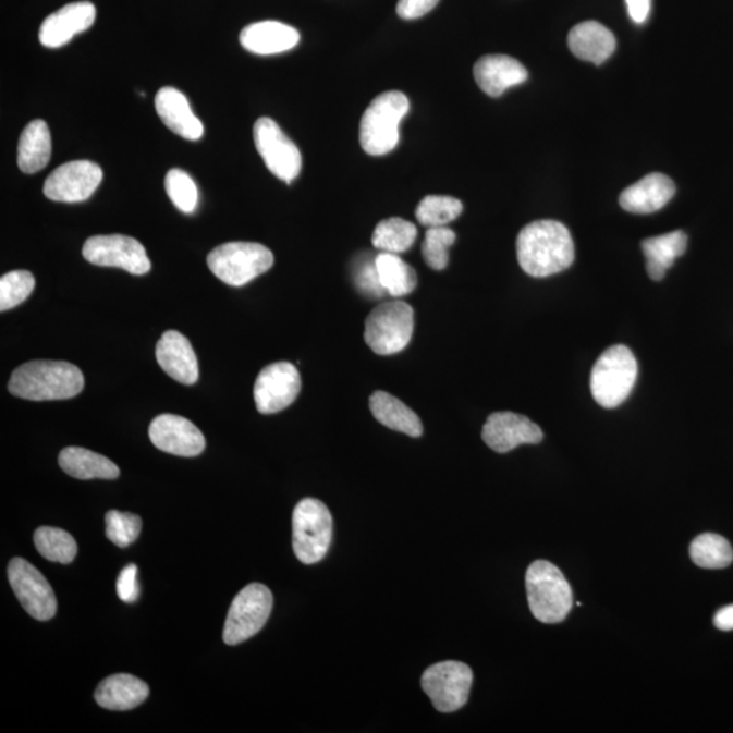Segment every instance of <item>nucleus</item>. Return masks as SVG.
I'll return each mask as SVG.
<instances>
[{
    "instance_id": "nucleus-1",
    "label": "nucleus",
    "mask_w": 733,
    "mask_h": 733,
    "mask_svg": "<svg viewBox=\"0 0 733 733\" xmlns=\"http://www.w3.org/2000/svg\"><path fill=\"white\" fill-rule=\"evenodd\" d=\"M520 266L533 278H548L565 271L575 261V244L570 230L555 220L527 224L517 235Z\"/></svg>"
},
{
    "instance_id": "nucleus-2",
    "label": "nucleus",
    "mask_w": 733,
    "mask_h": 733,
    "mask_svg": "<svg viewBox=\"0 0 733 733\" xmlns=\"http://www.w3.org/2000/svg\"><path fill=\"white\" fill-rule=\"evenodd\" d=\"M85 388L81 369L68 362L35 361L14 369L9 391L19 399L57 401L73 399Z\"/></svg>"
},
{
    "instance_id": "nucleus-3",
    "label": "nucleus",
    "mask_w": 733,
    "mask_h": 733,
    "mask_svg": "<svg viewBox=\"0 0 733 733\" xmlns=\"http://www.w3.org/2000/svg\"><path fill=\"white\" fill-rule=\"evenodd\" d=\"M410 99L401 91H386L374 99L361 121V145L368 156H386L400 143L401 120L410 112Z\"/></svg>"
},
{
    "instance_id": "nucleus-4",
    "label": "nucleus",
    "mask_w": 733,
    "mask_h": 733,
    "mask_svg": "<svg viewBox=\"0 0 733 733\" xmlns=\"http://www.w3.org/2000/svg\"><path fill=\"white\" fill-rule=\"evenodd\" d=\"M528 606L543 624H559L573 608V594L562 572L549 561L539 560L526 573Z\"/></svg>"
},
{
    "instance_id": "nucleus-5",
    "label": "nucleus",
    "mask_w": 733,
    "mask_h": 733,
    "mask_svg": "<svg viewBox=\"0 0 733 733\" xmlns=\"http://www.w3.org/2000/svg\"><path fill=\"white\" fill-rule=\"evenodd\" d=\"M638 365L625 345H613L595 363L591 372L594 400L606 410H614L627 400L635 388Z\"/></svg>"
},
{
    "instance_id": "nucleus-6",
    "label": "nucleus",
    "mask_w": 733,
    "mask_h": 733,
    "mask_svg": "<svg viewBox=\"0 0 733 733\" xmlns=\"http://www.w3.org/2000/svg\"><path fill=\"white\" fill-rule=\"evenodd\" d=\"M333 537L332 514L321 500L303 499L292 515V548L306 565L317 564L328 554Z\"/></svg>"
},
{
    "instance_id": "nucleus-7",
    "label": "nucleus",
    "mask_w": 733,
    "mask_h": 733,
    "mask_svg": "<svg viewBox=\"0 0 733 733\" xmlns=\"http://www.w3.org/2000/svg\"><path fill=\"white\" fill-rule=\"evenodd\" d=\"M415 330V311L402 301L384 302L366 319L365 340L380 356L400 354L410 345Z\"/></svg>"
},
{
    "instance_id": "nucleus-8",
    "label": "nucleus",
    "mask_w": 733,
    "mask_h": 733,
    "mask_svg": "<svg viewBox=\"0 0 733 733\" xmlns=\"http://www.w3.org/2000/svg\"><path fill=\"white\" fill-rule=\"evenodd\" d=\"M208 268L219 280L231 286L251 283L272 268L273 253L255 242H230L209 253Z\"/></svg>"
},
{
    "instance_id": "nucleus-9",
    "label": "nucleus",
    "mask_w": 733,
    "mask_h": 733,
    "mask_svg": "<svg viewBox=\"0 0 733 733\" xmlns=\"http://www.w3.org/2000/svg\"><path fill=\"white\" fill-rule=\"evenodd\" d=\"M273 608L271 589L264 584L253 583L241 589L230 606L223 630V640L228 645H239L256 636L267 624Z\"/></svg>"
},
{
    "instance_id": "nucleus-10",
    "label": "nucleus",
    "mask_w": 733,
    "mask_h": 733,
    "mask_svg": "<svg viewBox=\"0 0 733 733\" xmlns=\"http://www.w3.org/2000/svg\"><path fill=\"white\" fill-rule=\"evenodd\" d=\"M472 683L471 667L454 660L440 661L429 667L422 677L423 691L442 713H453L465 707Z\"/></svg>"
},
{
    "instance_id": "nucleus-11",
    "label": "nucleus",
    "mask_w": 733,
    "mask_h": 733,
    "mask_svg": "<svg viewBox=\"0 0 733 733\" xmlns=\"http://www.w3.org/2000/svg\"><path fill=\"white\" fill-rule=\"evenodd\" d=\"M255 145L264 163L276 178L291 184L302 170L300 148L281 131L276 121L261 118L256 121Z\"/></svg>"
},
{
    "instance_id": "nucleus-12",
    "label": "nucleus",
    "mask_w": 733,
    "mask_h": 733,
    "mask_svg": "<svg viewBox=\"0 0 733 733\" xmlns=\"http://www.w3.org/2000/svg\"><path fill=\"white\" fill-rule=\"evenodd\" d=\"M11 588L22 608L38 621L52 620L58 611L57 595L42 573L24 559H13L8 567Z\"/></svg>"
},
{
    "instance_id": "nucleus-13",
    "label": "nucleus",
    "mask_w": 733,
    "mask_h": 733,
    "mask_svg": "<svg viewBox=\"0 0 733 733\" xmlns=\"http://www.w3.org/2000/svg\"><path fill=\"white\" fill-rule=\"evenodd\" d=\"M84 257L98 267L124 269L132 274L150 272L151 262L145 247L132 236L96 235L85 242Z\"/></svg>"
},
{
    "instance_id": "nucleus-14",
    "label": "nucleus",
    "mask_w": 733,
    "mask_h": 733,
    "mask_svg": "<svg viewBox=\"0 0 733 733\" xmlns=\"http://www.w3.org/2000/svg\"><path fill=\"white\" fill-rule=\"evenodd\" d=\"M301 374L286 362L262 369L255 383V402L262 415H273L289 407L301 393Z\"/></svg>"
},
{
    "instance_id": "nucleus-15",
    "label": "nucleus",
    "mask_w": 733,
    "mask_h": 733,
    "mask_svg": "<svg viewBox=\"0 0 733 733\" xmlns=\"http://www.w3.org/2000/svg\"><path fill=\"white\" fill-rule=\"evenodd\" d=\"M103 179L102 169L90 161H74L54 169L44 184V195L59 203H82L93 196Z\"/></svg>"
},
{
    "instance_id": "nucleus-16",
    "label": "nucleus",
    "mask_w": 733,
    "mask_h": 733,
    "mask_svg": "<svg viewBox=\"0 0 733 733\" xmlns=\"http://www.w3.org/2000/svg\"><path fill=\"white\" fill-rule=\"evenodd\" d=\"M482 439L489 449L505 454L522 444L541 443L543 432L526 416L512 412H498L490 415L485 423Z\"/></svg>"
},
{
    "instance_id": "nucleus-17",
    "label": "nucleus",
    "mask_w": 733,
    "mask_h": 733,
    "mask_svg": "<svg viewBox=\"0 0 733 733\" xmlns=\"http://www.w3.org/2000/svg\"><path fill=\"white\" fill-rule=\"evenodd\" d=\"M148 435L154 445L178 456H197L206 449V439L195 424L185 417L161 415L154 418Z\"/></svg>"
},
{
    "instance_id": "nucleus-18",
    "label": "nucleus",
    "mask_w": 733,
    "mask_h": 733,
    "mask_svg": "<svg viewBox=\"0 0 733 733\" xmlns=\"http://www.w3.org/2000/svg\"><path fill=\"white\" fill-rule=\"evenodd\" d=\"M96 5L90 2L65 4L42 22L38 38L44 47L60 48L69 44L76 35L90 29L96 22Z\"/></svg>"
},
{
    "instance_id": "nucleus-19",
    "label": "nucleus",
    "mask_w": 733,
    "mask_h": 733,
    "mask_svg": "<svg viewBox=\"0 0 733 733\" xmlns=\"http://www.w3.org/2000/svg\"><path fill=\"white\" fill-rule=\"evenodd\" d=\"M527 78L525 65L505 54H488L474 65V80L479 89L493 98L503 96L510 87L522 85Z\"/></svg>"
},
{
    "instance_id": "nucleus-20",
    "label": "nucleus",
    "mask_w": 733,
    "mask_h": 733,
    "mask_svg": "<svg viewBox=\"0 0 733 733\" xmlns=\"http://www.w3.org/2000/svg\"><path fill=\"white\" fill-rule=\"evenodd\" d=\"M157 361L163 371L178 382L191 386L198 379V362L191 341L184 334L169 330L158 341Z\"/></svg>"
},
{
    "instance_id": "nucleus-21",
    "label": "nucleus",
    "mask_w": 733,
    "mask_h": 733,
    "mask_svg": "<svg viewBox=\"0 0 733 733\" xmlns=\"http://www.w3.org/2000/svg\"><path fill=\"white\" fill-rule=\"evenodd\" d=\"M675 195V184L665 174L652 173L626 187L620 197L621 207L632 213H653Z\"/></svg>"
},
{
    "instance_id": "nucleus-22",
    "label": "nucleus",
    "mask_w": 733,
    "mask_h": 733,
    "mask_svg": "<svg viewBox=\"0 0 733 733\" xmlns=\"http://www.w3.org/2000/svg\"><path fill=\"white\" fill-rule=\"evenodd\" d=\"M156 109L159 119L175 135L186 141H198L204 135V125L195 113L183 93L173 87H163L156 97Z\"/></svg>"
},
{
    "instance_id": "nucleus-23",
    "label": "nucleus",
    "mask_w": 733,
    "mask_h": 733,
    "mask_svg": "<svg viewBox=\"0 0 733 733\" xmlns=\"http://www.w3.org/2000/svg\"><path fill=\"white\" fill-rule=\"evenodd\" d=\"M301 41L300 32L278 21L256 22L241 32V46L256 54H276L290 51Z\"/></svg>"
},
{
    "instance_id": "nucleus-24",
    "label": "nucleus",
    "mask_w": 733,
    "mask_h": 733,
    "mask_svg": "<svg viewBox=\"0 0 733 733\" xmlns=\"http://www.w3.org/2000/svg\"><path fill=\"white\" fill-rule=\"evenodd\" d=\"M567 46L576 58L600 65L615 52L616 41L608 27L587 21L573 27L567 36Z\"/></svg>"
},
{
    "instance_id": "nucleus-25",
    "label": "nucleus",
    "mask_w": 733,
    "mask_h": 733,
    "mask_svg": "<svg viewBox=\"0 0 733 733\" xmlns=\"http://www.w3.org/2000/svg\"><path fill=\"white\" fill-rule=\"evenodd\" d=\"M150 688L147 683L130 674L108 676L99 683L96 701L99 707L108 710H131L145 703Z\"/></svg>"
},
{
    "instance_id": "nucleus-26",
    "label": "nucleus",
    "mask_w": 733,
    "mask_h": 733,
    "mask_svg": "<svg viewBox=\"0 0 733 733\" xmlns=\"http://www.w3.org/2000/svg\"><path fill=\"white\" fill-rule=\"evenodd\" d=\"M369 410L377 422L384 427L412 438H420L423 435L420 417L404 402L386 391H375L369 396Z\"/></svg>"
},
{
    "instance_id": "nucleus-27",
    "label": "nucleus",
    "mask_w": 733,
    "mask_h": 733,
    "mask_svg": "<svg viewBox=\"0 0 733 733\" xmlns=\"http://www.w3.org/2000/svg\"><path fill=\"white\" fill-rule=\"evenodd\" d=\"M642 247L649 278L660 281L674 266L676 258L685 255L687 235L683 231H674V233L652 236V239L643 241Z\"/></svg>"
},
{
    "instance_id": "nucleus-28",
    "label": "nucleus",
    "mask_w": 733,
    "mask_h": 733,
    "mask_svg": "<svg viewBox=\"0 0 733 733\" xmlns=\"http://www.w3.org/2000/svg\"><path fill=\"white\" fill-rule=\"evenodd\" d=\"M52 141L46 121L35 120L26 125L20 137L19 167L26 174L46 169L51 161Z\"/></svg>"
},
{
    "instance_id": "nucleus-29",
    "label": "nucleus",
    "mask_w": 733,
    "mask_h": 733,
    "mask_svg": "<svg viewBox=\"0 0 733 733\" xmlns=\"http://www.w3.org/2000/svg\"><path fill=\"white\" fill-rule=\"evenodd\" d=\"M59 465L69 476L78 479H115L120 468L101 454L82 448H68L59 454Z\"/></svg>"
},
{
    "instance_id": "nucleus-30",
    "label": "nucleus",
    "mask_w": 733,
    "mask_h": 733,
    "mask_svg": "<svg viewBox=\"0 0 733 733\" xmlns=\"http://www.w3.org/2000/svg\"><path fill=\"white\" fill-rule=\"evenodd\" d=\"M379 274L386 294L393 297H402L412 294L416 290L418 278L415 269L402 260L394 253L380 252L375 257Z\"/></svg>"
},
{
    "instance_id": "nucleus-31",
    "label": "nucleus",
    "mask_w": 733,
    "mask_h": 733,
    "mask_svg": "<svg viewBox=\"0 0 733 733\" xmlns=\"http://www.w3.org/2000/svg\"><path fill=\"white\" fill-rule=\"evenodd\" d=\"M417 239V228L415 224L401 218H389L382 220L372 234V245L375 249L386 253L400 255L410 251Z\"/></svg>"
},
{
    "instance_id": "nucleus-32",
    "label": "nucleus",
    "mask_w": 733,
    "mask_h": 733,
    "mask_svg": "<svg viewBox=\"0 0 733 733\" xmlns=\"http://www.w3.org/2000/svg\"><path fill=\"white\" fill-rule=\"evenodd\" d=\"M691 557L694 564L705 570H723L733 561V550L724 537L703 534L692 542Z\"/></svg>"
},
{
    "instance_id": "nucleus-33",
    "label": "nucleus",
    "mask_w": 733,
    "mask_h": 733,
    "mask_svg": "<svg viewBox=\"0 0 733 733\" xmlns=\"http://www.w3.org/2000/svg\"><path fill=\"white\" fill-rule=\"evenodd\" d=\"M35 545L44 559L70 564L78 553V545L68 532L57 527H40L35 533Z\"/></svg>"
},
{
    "instance_id": "nucleus-34",
    "label": "nucleus",
    "mask_w": 733,
    "mask_h": 733,
    "mask_svg": "<svg viewBox=\"0 0 733 733\" xmlns=\"http://www.w3.org/2000/svg\"><path fill=\"white\" fill-rule=\"evenodd\" d=\"M463 211L459 198L431 195L424 197L416 208V218L426 228H442L454 222Z\"/></svg>"
},
{
    "instance_id": "nucleus-35",
    "label": "nucleus",
    "mask_w": 733,
    "mask_h": 733,
    "mask_svg": "<svg viewBox=\"0 0 733 733\" xmlns=\"http://www.w3.org/2000/svg\"><path fill=\"white\" fill-rule=\"evenodd\" d=\"M456 235L453 230L445 228H428L424 239L422 253L424 261L433 271H443L448 268L450 256L449 249L454 245Z\"/></svg>"
},
{
    "instance_id": "nucleus-36",
    "label": "nucleus",
    "mask_w": 733,
    "mask_h": 733,
    "mask_svg": "<svg viewBox=\"0 0 733 733\" xmlns=\"http://www.w3.org/2000/svg\"><path fill=\"white\" fill-rule=\"evenodd\" d=\"M35 276L27 271H13L0 279V311L20 306L35 290Z\"/></svg>"
},
{
    "instance_id": "nucleus-37",
    "label": "nucleus",
    "mask_w": 733,
    "mask_h": 733,
    "mask_svg": "<svg viewBox=\"0 0 733 733\" xmlns=\"http://www.w3.org/2000/svg\"><path fill=\"white\" fill-rule=\"evenodd\" d=\"M164 186H167L170 200L181 212L192 213L195 211L198 203V191L190 174L181 169L170 170L167 180H164Z\"/></svg>"
},
{
    "instance_id": "nucleus-38",
    "label": "nucleus",
    "mask_w": 733,
    "mask_h": 733,
    "mask_svg": "<svg viewBox=\"0 0 733 733\" xmlns=\"http://www.w3.org/2000/svg\"><path fill=\"white\" fill-rule=\"evenodd\" d=\"M107 537L115 547L129 548L139 537L142 530L141 516L130 512L109 511L105 516Z\"/></svg>"
},
{
    "instance_id": "nucleus-39",
    "label": "nucleus",
    "mask_w": 733,
    "mask_h": 733,
    "mask_svg": "<svg viewBox=\"0 0 733 733\" xmlns=\"http://www.w3.org/2000/svg\"><path fill=\"white\" fill-rule=\"evenodd\" d=\"M375 257L377 256L371 255V253H362L352 262L351 269L356 289L371 300H377V297H382L386 294L382 284H380Z\"/></svg>"
},
{
    "instance_id": "nucleus-40",
    "label": "nucleus",
    "mask_w": 733,
    "mask_h": 733,
    "mask_svg": "<svg viewBox=\"0 0 733 733\" xmlns=\"http://www.w3.org/2000/svg\"><path fill=\"white\" fill-rule=\"evenodd\" d=\"M115 591L125 603H134L139 598V584H137V566L130 564L120 572Z\"/></svg>"
},
{
    "instance_id": "nucleus-41",
    "label": "nucleus",
    "mask_w": 733,
    "mask_h": 733,
    "mask_svg": "<svg viewBox=\"0 0 733 733\" xmlns=\"http://www.w3.org/2000/svg\"><path fill=\"white\" fill-rule=\"evenodd\" d=\"M439 0H399L396 14L402 20H417L437 8Z\"/></svg>"
},
{
    "instance_id": "nucleus-42",
    "label": "nucleus",
    "mask_w": 733,
    "mask_h": 733,
    "mask_svg": "<svg viewBox=\"0 0 733 733\" xmlns=\"http://www.w3.org/2000/svg\"><path fill=\"white\" fill-rule=\"evenodd\" d=\"M652 0H626L627 13L636 24H644L650 13Z\"/></svg>"
},
{
    "instance_id": "nucleus-43",
    "label": "nucleus",
    "mask_w": 733,
    "mask_h": 733,
    "mask_svg": "<svg viewBox=\"0 0 733 733\" xmlns=\"http://www.w3.org/2000/svg\"><path fill=\"white\" fill-rule=\"evenodd\" d=\"M714 625L720 631H733V604L718 611L714 615Z\"/></svg>"
}]
</instances>
